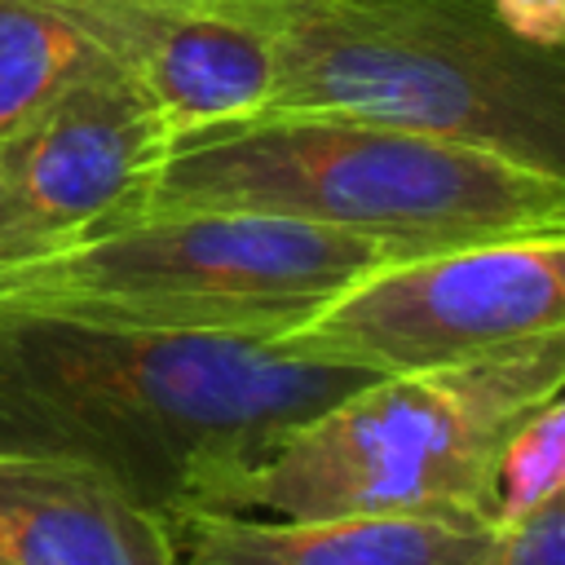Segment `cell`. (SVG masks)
Here are the masks:
<instances>
[{
	"label": "cell",
	"instance_id": "6da1fadb",
	"mask_svg": "<svg viewBox=\"0 0 565 565\" xmlns=\"http://www.w3.org/2000/svg\"><path fill=\"white\" fill-rule=\"evenodd\" d=\"M366 380L252 335L0 309V450L84 459L163 521L212 512L287 428Z\"/></svg>",
	"mask_w": 565,
	"mask_h": 565
},
{
	"label": "cell",
	"instance_id": "7a4b0ae2",
	"mask_svg": "<svg viewBox=\"0 0 565 565\" xmlns=\"http://www.w3.org/2000/svg\"><path fill=\"white\" fill-rule=\"evenodd\" d=\"M146 212H256L384 243L393 256L565 234V181L428 132L318 110H256L168 137ZM102 225V221H97Z\"/></svg>",
	"mask_w": 565,
	"mask_h": 565
},
{
	"label": "cell",
	"instance_id": "3957f363",
	"mask_svg": "<svg viewBox=\"0 0 565 565\" xmlns=\"http://www.w3.org/2000/svg\"><path fill=\"white\" fill-rule=\"evenodd\" d=\"M269 44L260 110L353 115L463 141L565 181V49L494 0H199Z\"/></svg>",
	"mask_w": 565,
	"mask_h": 565
},
{
	"label": "cell",
	"instance_id": "277c9868",
	"mask_svg": "<svg viewBox=\"0 0 565 565\" xmlns=\"http://www.w3.org/2000/svg\"><path fill=\"white\" fill-rule=\"evenodd\" d=\"M565 384V331L406 375H375L287 428L212 512L477 516L508 433Z\"/></svg>",
	"mask_w": 565,
	"mask_h": 565
},
{
	"label": "cell",
	"instance_id": "5b68a950",
	"mask_svg": "<svg viewBox=\"0 0 565 565\" xmlns=\"http://www.w3.org/2000/svg\"><path fill=\"white\" fill-rule=\"evenodd\" d=\"M384 256L375 238L287 216L146 212L0 265V309L269 344Z\"/></svg>",
	"mask_w": 565,
	"mask_h": 565
},
{
	"label": "cell",
	"instance_id": "8992f818",
	"mask_svg": "<svg viewBox=\"0 0 565 565\" xmlns=\"http://www.w3.org/2000/svg\"><path fill=\"white\" fill-rule=\"evenodd\" d=\"M547 331H565V234L384 256L274 335L269 349L362 375H406Z\"/></svg>",
	"mask_w": 565,
	"mask_h": 565
},
{
	"label": "cell",
	"instance_id": "52a82bcc",
	"mask_svg": "<svg viewBox=\"0 0 565 565\" xmlns=\"http://www.w3.org/2000/svg\"><path fill=\"white\" fill-rule=\"evenodd\" d=\"M172 128L110 66H93L0 137V265L115 216L150 177Z\"/></svg>",
	"mask_w": 565,
	"mask_h": 565
},
{
	"label": "cell",
	"instance_id": "ba28073f",
	"mask_svg": "<svg viewBox=\"0 0 565 565\" xmlns=\"http://www.w3.org/2000/svg\"><path fill=\"white\" fill-rule=\"evenodd\" d=\"M124 79L172 132L256 115L269 97V44L256 26L199 0H40Z\"/></svg>",
	"mask_w": 565,
	"mask_h": 565
},
{
	"label": "cell",
	"instance_id": "9c48e42d",
	"mask_svg": "<svg viewBox=\"0 0 565 565\" xmlns=\"http://www.w3.org/2000/svg\"><path fill=\"white\" fill-rule=\"evenodd\" d=\"M0 565H172V539L102 468L0 450Z\"/></svg>",
	"mask_w": 565,
	"mask_h": 565
},
{
	"label": "cell",
	"instance_id": "30bf717a",
	"mask_svg": "<svg viewBox=\"0 0 565 565\" xmlns=\"http://www.w3.org/2000/svg\"><path fill=\"white\" fill-rule=\"evenodd\" d=\"M172 565H472L490 539L477 516H168Z\"/></svg>",
	"mask_w": 565,
	"mask_h": 565
},
{
	"label": "cell",
	"instance_id": "8fae6325",
	"mask_svg": "<svg viewBox=\"0 0 565 565\" xmlns=\"http://www.w3.org/2000/svg\"><path fill=\"white\" fill-rule=\"evenodd\" d=\"M106 66L40 0H0V137L84 71Z\"/></svg>",
	"mask_w": 565,
	"mask_h": 565
},
{
	"label": "cell",
	"instance_id": "7c38bea8",
	"mask_svg": "<svg viewBox=\"0 0 565 565\" xmlns=\"http://www.w3.org/2000/svg\"><path fill=\"white\" fill-rule=\"evenodd\" d=\"M565 494V397H547L534 406L503 441L490 477L486 525H512L539 503Z\"/></svg>",
	"mask_w": 565,
	"mask_h": 565
},
{
	"label": "cell",
	"instance_id": "4fadbf2b",
	"mask_svg": "<svg viewBox=\"0 0 565 565\" xmlns=\"http://www.w3.org/2000/svg\"><path fill=\"white\" fill-rule=\"evenodd\" d=\"M503 26L530 44L565 49V0H494Z\"/></svg>",
	"mask_w": 565,
	"mask_h": 565
}]
</instances>
